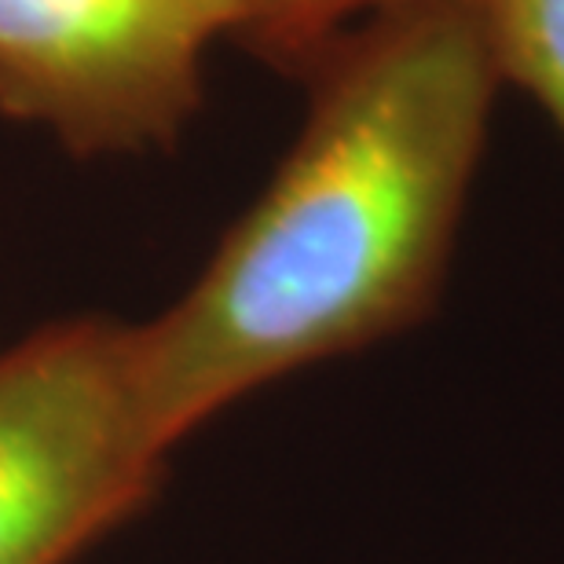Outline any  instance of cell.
<instances>
[{"mask_svg":"<svg viewBox=\"0 0 564 564\" xmlns=\"http://www.w3.org/2000/svg\"><path fill=\"white\" fill-rule=\"evenodd\" d=\"M239 0H0V115L77 158L173 147Z\"/></svg>","mask_w":564,"mask_h":564,"instance_id":"obj_3","label":"cell"},{"mask_svg":"<svg viewBox=\"0 0 564 564\" xmlns=\"http://www.w3.org/2000/svg\"><path fill=\"white\" fill-rule=\"evenodd\" d=\"M308 115L187 293L137 330L140 400L173 451L250 392L436 308L502 70L477 0H419L315 63Z\"/></svg>","mask_w":564,"mask_h":564,"instance_id":"obj_1","label":"cell"},{"mask_svg":"<svg viewBox=\"0 0 564 564\" xmlns=\"http://www.w3.org/2000/svg\"><path fill=\"white\" fill-rule=\"evenodd\" d=\"M419 0H239L235 41L282 74L308 77L315 63L356 26Z\"/></svg>","mask_w":564,"mask_h":564,"instance_id":"obj_4","label":"cell"},{"mask_svg":"<svg viewBox=\"0 0 564 564\" xmlns=\"http://www.w3.org/2000/svg\"><path fill=\"white\" fill-rule=\"evenodd\" d=\"M502 82L546 110L564 137V0H477Z\"/></svg>","mask_w":564,"mask_h":564,"instance_id":"obj_5","label":"cell"},{"mask_svg":"<svg viewBox=\"0 0 564 564\" xmlns=\"http://www.w3.org/2000/svg\"><path fill=\"white\" fill-rule=\"evenodd\" d=\"M169 451L147 422L137 330L77 315L0 352V564H66L143 510Z\"/></svg>","mask_w":564,"mask_h":564,"instance_id":"obj_2","label":"cell"}]
</instances>
